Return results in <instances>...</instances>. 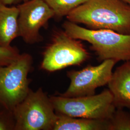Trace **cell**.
I'll return each mask as SVG.
<instances>
[{"label": "cell", "mask_w": 130, "mask_h": 130, "mask_svg": "<svg viewBox=\"0 0 130 130\" xmlns=\"http://www.w3.org/2000/svg\"><path fill=\"white\" fill-rule=\"evenodd\" d=\"M15 121L12 110L0 107V130H15Z\"/></svg>", "instance_id": "14"}, {"label": "cell", "mask_w": 130, "mask_h": 130, "mask_svg": "<svg viewBox=\"0 0 130 130\" xmlns=\"http://www.w3.org/2000/svg\"><path fill=\"white\" fill-rule=\"evenodd\" d=\"M115 61H103L100 65H88L82 70L67 72L70 84L66 91L58 94L66 98H77L93 95L96 89L107 85L111 78Z\"/></svg>", "instance_id": "7"}, {"label": "cell", "mask_w": 130, "mask_h": 130, "mask_svg": "<svg viewBox=\"0 0 130 130\" xmlns=\"http://www.w3.org/2000/svg\"><path fill=\"white\" fill-rule=\"evenodd\" d=\"M19 10V37L26 43L35 44L43 38L40 33L41 28L46 27L55 14L43 0H28L17 5Z\"/></svg>", "instance_id": "8"}, {"label": "cell", "mask_w": 130, "mask_h": 130, "mask_svg": "<svg viewBox=\"0 0 130 130\" xmlns=\"http://www.w3.org/2000/svg\"><path fill=\"white\" fill-rule=\"evenodd\" d=\"M32 57L28 53L20 55L9 64L0 67V107L13 110L30 91L28 78Z\"/></svg>", "instance_id": "3"}, {"label": "cell", "mask_w": 130, "mask_h": 130, "mask_svg": "<svg viewBox=\"0 0 130 130\" xmlns=\"http://www.w3.org/2000/svg\"><path fill=\"white\" fill-rule=\"evenodd\" d=\"M53 130H109L108 120L74 118L56 113Z\"/></svg>", "instance_id": "11"}, {"label": "cell", "mask_w": 130, "mask_h": 130, "mask_svg": "<svg viewBox=\"0 0 130 130\" xmlns=\"http://www.w3.org/2000/svg\"><path fill=\"white\" fill-rule=\"evenodd\" d=\"M28 0H0V2L7 5H18L24 2H26Z\"/></svg>", "instance_id": "16"}, {"label": "cell", "mask_w": 130, "mask_h": 130, "mask_svg": "<svg viewBox=\"0 0 130 130\" xmlns=\"http://www.w3.org/2000/svg\"><path fill=\"white\" fill-rule=\"evenodd\" d=\"M19 49L14 46L7 48L0 47V67L9 64L20 55Z\"/></svg>", "instance_id": "15"}, {"label": "cell", "mask_w": 130, "mask_h": 130, "mask_svg": "<svg viewBox=\"0 0 130 130\" xmlns=\"http://www.w3.org/2000/svg\"><path fill=\"white\" fill-rule=\"evenodd\" d=\"M50 98L56 113L74 118L109 120L116 109L109 89L93 95L66 98L57 94Z\"/></svg>", "instance_id": "4"}, {"label": "cell", "mask_w": 130, "mask_h": 130, "mask_svg": "<svg viewBox=\"0 0 130 130\" xmlns=\"http://www.w3.org/2000/svg\"><path fill=\"white\" fill-rule=\"evenodd\" d=\"M55 14V18L60 19L67 17L73 10L87 0H43Z\"/></svg>", "instance_id": "12"}, {"label": "cell", "mask_w": 130, "mask_h": 130, "mask_svg": "<svg viewBox=\"0 0 130 130\" xmlns=\"http://www.w3.org/2000/svg\"><path fill=\"white\" fill-rule=\"evenodd\" d=\"M17 6L8 7L0 2V47L11 46V43L19 37Z\"/></svg>", "instance_id": "10"}, {"label": "cell", "mask_w": 130, "mask_h": 130, "mask_svg": "<svg viewBox=\"0 0 130 130\" xmlns=\"http://www.w3.org/2000/svg\"><path fill=\"white\" fill-rule=\"evenodd\" d=\"M15 130H53L56 119L50 96L42 88L30 90L14 108Z\"/></svg>", "instance_id": "5"}, {"label": "cell", "mask_w": 130, "mask_h": 130, "mask_svg": "<svg viewBox=\"0 0 130 130\" xmlns=\"http://www.w3.org/2000/svg\"><path fill=\"white\" fill-rule=\"evenodd\" d=\"M122 1L125 2L126 3H127V4H128L130 5V0H122Z\"/></svg>", "instance_id": "17"}, {"label": "cell", "mask_w": 130, "mask_h": 130, "mask_svg": "<svg viewBox=\"0 0 130 130\" xmlns=\"http://www.w3.org/2000/svg\"><path fill=\"white\" fill-rule=\"evenodd\" d=\"M90 53L80 40L71 37L62 29L55 30L42 53L41 68L49 72L79 65L88 59Z\"/></svg>", "instance_id": "6"}, {"label": "cell", "mask_w": 130, "mask_h": 130, "mask_svg": "<svg viewBox=\"0 0 130 130\" xmlns=\"http://www.w3.org/2000/svg\"><path fill=\"white\" fill-rule=\"evenodd\" d=\"M66 18L89 29H108L130 35V5L122 0H87Z\"/></svg>", "instance_id": "1"}, {"label": "cell", "mask_w": 130, "mask_h": 130, "mask_svg": "<svg viewBox=\"0 0 130 130\" xmlns=\"http://www.w3.org/2000/svg\"><path fill=\"white\" fill-rule=\"evenodd\" d=\"M62 28L71 37L89 42L99 61L111 59L117 63L130 60V35L111 29H91L83 28L69 20Z\"/></svg>", "instance_id": "2"}, {"label": "cell", "mask_w": 130, "mask_h": 130, "mask_svg": "<svg viewBox=\"0 0 130 130\" xmlns=\"http://www.w3.org/2000/svg\"><path fill=\"white\" fill-rule=\"evenodd\" d=\"M108 122L109 130H130V113L116 108Z\"/></svg>", "instance_id": "13"}, {"label": "cell", "mask_w": 130, "mask_h": 130, "mask_svg": "<svg viewBox=\"0 0 130 130\" xmlns=\"http://www.w3.org/2000/svg\"><path fill=\"white\" fill-rule=\"evenodd\" d=\"M107 85L117 108H130V60L117 68Z\"/></svg>", "instance_id": "9"}]
</instances>
